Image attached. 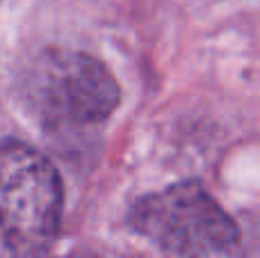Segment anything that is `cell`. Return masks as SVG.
<instances>
[{
	"label": "cell",
	"mask_w": 260,
	"mask_h": 258,
	"mask_svg": "<svg viewBox=\"0 0 260 258\" xmlns=\"http://www.w3.org/2000/svg\"><path fill=\"white\" fill-rule=\"evenodd\" d=\"M128 224L167 258H242L235 222L194 181L139 197Z\"/></svg>",
	"instance_id": "obj_1"
},
{
	"label": "cell",
	"mask_w": 260,
	"mask_h": 258,
	"mask_svg": "<svg viewBox=\"0 0 260 258\" xmlns=\"http://www.w3.org/2000/svg\"><path fill=\"white\" fill-rule=\"evenodd\" d=\"M3 251L7 258H37L59 231L64 190L46 155L18 140H5L0 160Z\"/></svg>",
	"instance_id": "obj_2"
},
{
	"label": "cell",
	"mask_w": 260,
	"mask_h": 258,
	"mask_svg": "<svg viewBox=\"0 0 260 258\" xmlns=\"http://www.w3.org/2000/svg\"><path fill=\"white\" fill-rule=\"evenodd\" d=\"M37 121L50 131H87L112 117L121 101L114 76L87 53H50L35 64L25 87Z\"/></svg>",
	"instance_id": "obj_3"
}]
</instances>
